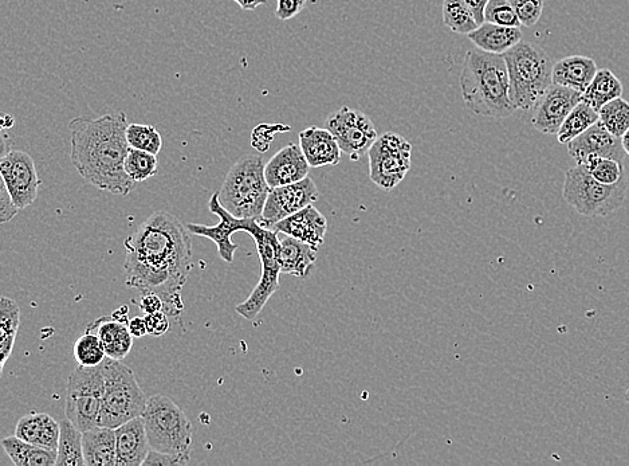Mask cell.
I'll return each mask as SVG.
<instances>
[{
    "label": "cell",
    "mask_w": 629,
    "mask_h": 466,
    "mask_svg": "<svg viewBox=\"0 0 629 466\" xmlns=\"http://www.w3.org/2000/svg\"><path fill=\"white\" fill-rule=\"evenodd\" d=\"M125 283L141 293L155 292L169 319L184 311L182 289L194 268L190 230L175 215L156 211L125 240Z\"/></svg>",
    "instance_id": "6da1fadb"
},
{
    "label": "cell",
    "mask_w": 629,
    "mask_h": 466,
    "mask_svg": "<svg viewBox=\"0 0 629 466\" xmlns=\"http://www.w3.org/2000/svg\"><path fill=\"white\" fill-rule=\"evenodd\" d=\"M127 115L124 112L98 119L76 117L70 121L73 166L86 183L106 193L127 197L136 182L125 171L129 152Z\"/></svg>",
    "instance_id": "7a4b0ae2"
},
{
    "label": "cell",
    "mask_w": 629,
    "mask_h": 466,
    "mask_svg": "<svg viewBox=\"0 0 629 466\" xmlns=\"http://www.w3.org/2000/svg\"><path fill=\"white\" fill-rule=\"evenodd\" d=\"M459 84L463 101L475 116L506 119L517 111L511 103L509 73L502 54L470 50Z\"/></svg>",
    "instance_id": "3957f363"
},
{
    "label": "cell",
    "mask_w": 629,
    "mask_h": 466,
    "mask_svg": "<svg viewBox=\"0 0 629 466\" xmlns=\"http://www.w3.org/2000/svg\"><path fill=\"white\" fill-rule=\"evenodd\" d=\"M502 56L509 73L511 103L520 111H532L553 84L552 58L540 46L524 41Z\"/></svg>",
    "instance_id": "277c9868"
},
{
    "label": "cell",
    "mask_w": 629,
    "mask_h": 466,
    "mask_svg": "<svg viewBox=\"0 0 629 466\" xmlns=\"http://www.w3.org/2000/svg\"><path fill=\"white\" fill-rule=\"evenodd\" d=\"M261 155H245L228 171L219 191L220 203L234 217L262 218L271 187Z\"/></svg>",
    "instance_id": "5b68a950"
},
{
    "label": "cell",
    "mask_w": 629,
    "mask_h": 466,
    "mask_svg": "<svg viewBox=\"0 0 629 466\" xmlns=\"http://www.w3.org/2000/svg\"><path fill=\"white\" fill-rule=\"evenodd\" d=\"M145 430L152 450L171 454L190 464L192 448V425L186 413L171 398L157 394L148 398L143 414Z\"/></svg>",
    "instance_id": "8992f818"
},
{
    "label": "cell",
    "mask_w": 629,
    "mask_h": 466,
    "mask_svg": "<svg viewBox=\"0 0 629 466\" xmlns=\"http://www.w3.org/2000/svg\"><path fill=\"white\" fill-rule=\"evenodd\" d=\"M105 391L98 426L117 429L132 419L143 417L148 398L136 381L135 374L121 360L106 358Z\"/></svg>",
    "instance_id": "52a82bcc"
},
{
    "label": "cell",
    "mask_w": 629,
    "mask_h": 466,
    "mask_svg": "<svg viewBox=\"0 0 629 466\" xmlns=\"http://www.w3.org/2000/svg\"><path fill=\"white\" fill-rule=\"evenodd\" d=\"M629 187L627 172L620 182L604 184L597 182L583 164L566 171L562 197L577 213L588 218H603L619 210Z\"/></svg>",
    "instance_id": "ba28073f"
},
{
    "label": "cell",
    "mask_w": 629,
    "mask_h": 466,
    "mask_svg": "<svg viewBox=\"0 0 629 466\" xmlns=\"http://www.w3.org/2000/svg\"><path fill=\"white\" fill-rule=\"evenodd\" d=\"M241 231L250 234L257 245L262 274L249 299L238 304L235 311L246 320H254L279 289V274L282 273L281 241L277 231L259 225L257 219H241Z\"/></svg>",
    "instance_id": "9c48e42d"
},
{
    "label": "cell",
    "mask_w": 629,
    "mask_h": 466,
    "mask_svg": "<svg viewBox=\"0 0 629 466\" xmlns=\"http://www.w3.org/2000/svg\"><path fill=\"white\" fill-rule=\"evenodd\" d=\"M104 391L102 364L97 367L80 366L70 375L66 387L65 413L81 432L98 426Z\"/></svg>",
    "instance_id": "30bf717a"
},
{
    "label": "cell",
    "mask_w": 629,
    "mask_h": 466,
    "mask_svg": "<svg viewBox=\"0 0 629 466\" xmlns=\"http://www.w3.org/2000/svg\"><path fill=\"white\" fill-rule=\"evenodd\" d=\"M411 152V143L397 133L377 137L368 151L369 178L381 190L395 189L411 170Z\"/></svg>",
    "instance_id": "8fae6325"
},
{
    "label": "cell",
    "mask_w": 629,
    "mask_h": 466,
    "mask_svg": "<svg viewBox=\"0 0 629 466\" xmlns=\"http://www.w3.org/2000/svg\"><path fill=\"white\" fill-rule=\"evenodd\" d=\"M326 128L336 137L341 151L355 160L367 154L379 137L375 125L365 113L348 107L332 113L326 120Z\"/></svg>",
    "instance_id": "7c38bea8"
},
{
    "label": "cell",
    "mask_w": 629,
    "mask_h": 466,
    "mask_svg": "<svg viewBox=\"0 0 629 466\" xmlns=\"http://www.w3.org/2000/svg\"><path fill=\"white\" fill-rule=\"evenodd\" d=\"M0 174L19 210L33 205L38 198L41 179L33 158L27 152L10 151L0 160Z\"/></svg>",
    "instance_id": "4fadbf2b"
},
{
    "label": "cell",
    "mask_w": 629,
    "mask_h": 466,
    "mask_svg": "<svg viewBox=\"0 0 629 466\" xmlns=\"http://www.w3.org/2000/svg\"><path fill=\"white\" fill-rule=\"evenodd\" d=\"M318 197L320 194H318L316 183L310 178L288 184V186L275 187L270 190L262 218L257 222L266 229H273L278 222L298 213L306 206L313 205Z\"/></svg>",
    "instance_id": "5bb4252c"
},
{
    "label": "cell",
    "mask_w": 629,
    "mask_h": 466,
    "mask_svg": "<svg viewBox=\"0 0 629 466\" xmlns=\"http://www.w3.org/2000/svg\"><path fill=\"white\" fill-rule=\"evenodd\" d=\"M581 101L583 93L558 84L550 85L534 108L533 127L544 135H557L566 117Z\"/></svg>",
    "instance_id": "9a60e30c"
},
{
    "label": "cell",
    "mask_w": 629,
    "mask_h": 466,
    "mask_svg": "<svg viewBox=\"0 0 629 466\" xmlns=\"http://www.w3.org/2000/svg\"><path fill=\"white\" fill-rule=\"evenodd\" d=\"M566 146H568L570 158L575 160L576 164H584L591 156H601V158L615 159L617 162L624 163L625 155H627L620 137L612 135L600 120Z\"/></svg>",
    "instance_id": "2e32d148"
},
{
    "label": "cell",
    "mask_w": 629,
    "mask_h": 466,
    "mask_svg": "<svg viewBox=\"0 0 629 466\" xmlns=\"http://www.w3.org/2000/svg\"><path fill=\"white\" fill-rule=\"evenodd\" d=\"M208 209L219 218L216 226L198 225V223H188L190 233L195 236L208 238L218 246L220 258L226 262L234 261V254L238 250V245L231 241V236L241 231V218L234 217L228 213L220 203L219 193L212 194Z\"/></svg>",
    "instance_id": "e0dca14e"
},
{
    "label": "cell",
    "mask_w": 629,
    "mask_h": 466,
    "mask_svg": "<svg viewBox=\"0 0 629 466\" xmlns=\"http://www.w3.org/2000/svg\"><path fill=\"white\" fill-rule=\"evenodd\" d=\"M86 330L96 332L104 344L106 355L114 360L127 358L133 347V335L129 331L128 307L124 305L112 316L100 317Z\"/></svg>",
    "instance_id": "ac0fdd59"
},
{
    "label": "cell",
    "mask_w": 629,
    "mask_h": 466,
    "mask_svg": "<svg viewBox=\"0 0 629 466\" xmlns=\"http://www.w3.org/2000/svg\"><path fill=\"white\" fill-rule=\"evenodd\" d=\"M310 164L301 146L289 144L271 158L265 166V176L271 189L288 186L308 178Z\"/></svg>",
    "instance_id": "d6986e66"
},
{
    "label": "cell",
    "mask_w": 629,
    "mask_h": 466,
    "mask_svg": "<svg viewBox=\"0 0 629 466\" xmlns=\"http://www.w3.org/2000/svg\"><path fill=\"white\" fill-rule=\"evenodd\" d=\"M271 230L306 242L314 248H320L325 241L328 222L316 207L309 205L298 213L278 222Z\"/></svg>",
    "instance_id": "ffe728a7"
},
{
    "label": "cell",
    "mask_w": 629,
    "mask_h": 466,
    "mask_svg": "<svg viewBox=\"0 0 629 466\" xmlns=\"http://www.w3.org/2000/svg\"><path fill=\"white\" fill-rule=\"evenodd\" d=\"M114 430H116L117 466L143 465L151 450L143 417L132 419Z\"/></svg>",
    "instance_id": "44dd1931"
},
{
    "label": "cell",
    "mask_w": 629,
    "mask_h": 466,
    "mask_svg": "<svg viewBox=\"0 0 629 466\" xmlns=\"http://www.w3.org/2000/svg\"><path fill=\"white\" fill-rule=\"evenodd\" d=\"M300 146L312 168L337 166L342 151L328 128L310 127L300 133Z\"/></svg>",
    "instance_id": "7402d4cb"
},
{
    "label": "cell",
    "mask_w": 629,
    "mask_h": 466,
    "mask_svg": "<svg viewBox=\"0 0 629 466\" xmlns=\"http://www.w3.org/2000/svg\"><path fill=\"white\" fill-rule=\"evenodd\" d=\"M61 425L49 414L31 413L18 421L15 436L39 448L58 450Z\"/></svg>",
    "instance_id": "603a6c76"
},
{
    "label": "cell",
    "mask_w": 629,
    "mask_h": 466,
    "mask_svg": "<svg viewBox=\"0 0 629 466\" xmlns=\"http://www.w3.org/2000/svg\"><path fill=\"white\" fill-rule=\"evenodd\" d=\"M596 62L584 56L562 58L553 66V84L584 93L597 73Z\"/></svg>",
    "instance_id": "cb8c5ba5"
},
{
    "label": "cell",
    "mask_w": 629,
    "mask_h": 466,
    "mask_svg": "<svg viewBox=\"0 0 629 466\" xmlns=\"http://www.w3.org/2000/svg\"><path fill=\"white\" fill-rule=\"evenodd\" d=\"M82 445L86 465L117 466L116 430L104 426L86 430Z\"/></svg>",
    "instance_id": "d4e9b609"
},
{
    "label": "cell",
    "mask_w": 629,
    "mask_h": 466,
    "mask_svg": "<svg viewBox=\"0 0 629 466\" xmlns=\"http://www.w3.org/2000/svg\"><path fill=\"white\" fill-rule=\"evenodd\" d=\"M318 248L296 238L286 236L281 241V270L283 274H292L308 278L316 266Z\"/></svg>",
    "instance_id": "484cf974"
},
{
    "label": "cell",
    "mask_w": 629,
    "mask_h": 466,
    "mask_svg": "<svg viewBox=\"0 0 629 466\" xmlns=\"http://www.w3.org/2000/svg\"><path fill=\"white\" fill-rule=\"evenodd\" d=\"M478 49L486 53L503 54L522 41L520 27H507L485 22L467 35Z\"/></svg>",
    "instance_id": "4316f807"
},
{
    "label": "cell",
    "mask_w": 629,
    "mask_h": 466,
    "mask_svg": "<svg viewBox=\"0 0 629 466\" xmlns=\"http://www.w3.org/2000/svg\"><path fill=\"white\" fill-rule=\"evenodd\" d=\"M3 449L17 466H54L57 464V450L39 448L17 436L2 441Z\"/></svg>",
    "instance_id": "83f0119b"
},
{
    "label": "cell",
    "mask_w": 629,
    "mask_h": 466,
    "mask_svg": "<svg viewBox=\"0 0 629 466\" xmlns=\"http://www.w3.org/2000/svg\"><path fill=\"white\" fill-rule=\"evenodd\" d=\"M19 325H21V308L9 297L0 300V372L5 368L7 360L13 354L15 339H17Z\"/></svg>",
    "instance_id": "f1b7e54d"
},
{
    "label": "cell",
    "mask_w": 629,
    "mask_h": 466,
    "mask_svg": "<svg viewBox=\"0 0 629 466\" xmlns=\"http://www.w3.org/2000/svg\"><path fill=\"white\" fill-rule=\"evenodd\" d=\"M621 95H623V84L619 78L609 69H599L591 85L583 93V100L599 112L605 104Z\"/></svg>",
    "instance_id": "f546056e"
},
{
    "label": "cell",
    "mask_w": 629,
    "mask_h": 466,
    "mask_svg": "<svg viewBox=\"0 0 629 466\" xmlns=\"http://www.w3.org/2000/svg\"><path fill=\"white\" fill-rule=\"evenodd\" d=\"M60 444H58V458L55 466H85L84 445L81 432L68 417L60 422Z\"/></svg>",
    "instance_id": "4dcf8cb0"
},
{
    "label": "cell",
    "mask_w": 629,
    "mask_h": 466,
    "mask_svg": "<svg viewBox=\"0 0 629 466\" xmlns=\"http://www.w3.org/2000/svg\"><path fill=\"white\" fill-rule=\"evenodd\" d=\"M599 120V112L593 109L587 101H581L572 109V112L569 113L564 123H562L560 131L557 133L558 142L569 144Z\"/></svg>",
    "instance_id": "1f68e13d"
},
{
    "label": "cell",
    "mask_w": 629,
    "mask_h": 466,
    "mask_svg": "<svg viewBox=\"0 0 629 466\" xmlns=\"http://www.w3.org/2000/svg\"><path fill=\"white\" fill-rule=\"evenodd\" d=\"M443 22L456 34L469 35L479 25L465 0H443Z\"/></svg>",
    "instance_id": "d6a6232c"
},
{
    "label": "cell",
    "mask_w": 629,
    "mask_h": 466,
    "mask_svg": "<svg viewBox=\"0 0 629 466\" xmlns=\"http://www.w3.org/2000/svg\"><path fill=\"white\" fill-rule=\"evenodd\" d=\"M74 359L80 366L97 367L105 362L108 358L106 355L104 344H102L100 336L96 332L85 330V334L81 335L74 343Z\"/></svg>",
    "instance_id": "836d02e7"
},
{
    "label": "cell",
    "mask_w": 629,
    "mask_h": 466,
    "mask_svg": "<svg viewBox=\"0 0 629 466\" xmlns=\"http://www.w3.org/2000/svg\"><path fill=\"white\" fill-rule=\"evenodd\" d=\"M599 116L601 124L620 139L629 129V103L623 97H617L605 104L600 109Z\"/></svg>",
    "instance_id": "e575fe53"
},
{
    "label": "cell",
    "mask_w": 629,
    "mask_h": 466,
    "mask_svg": "<svg viewBox=\"0 0 629 466\" xmlns=\"http://www.w3.org/2000/svg\"><path fill=\"white\" fill-rule=\"evenodd\" d=\"M156 156L151 152L129 148L127 159H125V171L131 176L133 182H144L156 175L159 168Z\"/></svg>",
    "instance_id": "d590c367"
},
{
    "label": "cell",
    "mask_w": 629,
    "mask_h": 466,
    "mask_svg": "<svg viewBox=\"0 0 629 466\" xmlns=\"http://www.w3.org/2000/svg\"><path fill=\"white\" fill-rule=\"evenodd\" d=\"M127 139L129 147L136 148L153 155H159L163 148L161 133L152 125L129 124L127 128Z\"/></svg>",
    "instance_id": "8d00e7d4"
},
{
    "label": "cell",
    "mask_w": 629,
    "mask_h": 466,
    "mask_svg": "<svg viewBox=\"0 0 629 466\" xmlns=\"http://www.w3.org/2000/svg\"><path fill=\"white\" fill-rule=\"evenodd\" d=\"M583 166L597 182L604 184H616L625 175L624 163L617 162L615 159L591 156Z\"/></svg>",
    "instance_id": "74e56055"
},
{
    "label": "cell",
    "mask_w": 629,
    "mask_h": 466,
    "mask_svg": "<svg viewBox=\"0 0 629 466\" xmlns=\"http://www.w3.org/2000/svg\"><path fill=\"white\" fill-rule=\"evenodd\" d=\"M485 22L507 27L521 26L516 10L513 9L509 0H489L485 11Z\"/></svg>",
    "instance_id": "f35d334b"
},
{
    "label": "cell",
    "mask_w": 629,
    "mask_h": 466,
    "mask_svg": "<svg viewBox=\"0 0 629 466\" xmlns=\"http://www.w3.org/2000/svg\"><path fill=\"white\" fill-rule=\"evenodd\" d=\"M509 2L516 10L522 26L533 27L540 21L544 11V0H509Z\"/></svg>",
    "instance_id": "ab89813d"
},
{
    "label": "cell",
    "mask_w": 629,
    "mask_h": 466,
    "mask_svg": "<svg viewBox=\"0 0 629 466\" xmlns=\"http://www.w3.org/2000/svg\"><path fill=\"white\" fill-rule=\"evenodd\" d=\"M145 323H147L148 335L151 336H163L171 328V319L165 311L148 313L145 315Z\"/></svg>",
    "instance_id": "60d3db41"
},
{
    "label": "cell",
    "mask_w": 629,
    "mask_h": 466,
    "mask_svg": "<svg viewBox=\"0 0 629 466\" xmlns=\"http://www.w3.org/2000/svg\"><path fill=\"white\" fill-rule=\"evenodd\" d=\"M306 2L308 0H277L275 17L281 19V21H289V19L297 17L305 9Z\"/></svg>",
    "instance_id": "b9f144b4"
},
{
    "label": "cell",
    "mask_w": 629,
    "mask_h": 466,
    "mask_svg": "<svg viewBox=\"0 0 629 466\" xmlns=\"http://www.w3.org/2000/svg\"><path fill=\"white\" fill-rule=\"evenodd\" d=\"M19 211L21 210L15 206L5 182L2 180V183H0V221L2 223L10 222L11 219L17 217Z\"/></svg>",
    "instance_id": "7bdbcfd3"
},
{
    "label": "cell",
    "mask_w": 629,
    "mask_h": 466,
    "mask_svg": "<svg viewBox=\"0 0 629 466\" xmlns=\"http://www.w3.org/2000/svg\"><path fill=\"white\" fill-rule=\"evenodd\" d=\"M140 308L143 309L145 315H148V313L164 311V301L155 292L144 293L140 300Z\"/></svg>",
    "instance_id": "ee69618b"
},
{
    "label": "cell",
    "mask_w": 629,
    "mask_h": 466,
    "mask_svg": "<svg viewBox=\"0 0 629 466\" xmlns=\"http://www.w3.org/2000/svg\"><path fill=\"white\" fill-rule=\"evenodd\" d=\"M143 465H183L179 458L171 456V454H165L156 452V450H149L147 458H145Z\"/></svg>",
    "instance_id": "f6af8a7d"
},
{
    "label": "cell",
    "mask_w": 629,
    "mask_h": 466,
    "mask_svg": "<svg viewBox=\"0 0 629 466\" xmlns=\"http://www.w3.org/2000/svg\"><path fill=\"white\" fill-rule=\"evenodd\" d=\"M467 7H469L474 18L477 19L478 25L481 26L485 23V11L489 0H465Z\"/></svg>",
    "instance_id": "bcb514c9"
},
{
    "label": "cell",
    "mask_w": 629,
    "mask_h": 466,
    "mask_svg": "<svg viewBox=\"0 0 629 466\" xmlns=\"http://www.w3.org/2000/svg\"><path fill=\"white\" fill-rule=\"evenodd\" d=\"M129 331L133 335V338H144L148 335L147 323H145V317H133L129 320Z\"/></svg>",
    "instance_id": "7dc6e473"
},
{
    "label": "cell",
    "mask_w": 629,
    "mask_h": 466,
    "mask_svg": "<svg viewBox=\"0 0 629 466\" xmlns=\"http://www.w3.org/2000/svg\"><path fill=\"white\" fill-rule=\"evenodd\" d=\"M242 10L253 11L259 6L265 5L266 0H234Z\"/></svg>",
    "instance_id": "c3c4849f"
},
{
    "label": "cell",
    "mask_w": 629,
    "mask_h": 466,
    "mask_svg": "<svg viewBox=\"0 0 629 466\" xmlns=\"http://www.w3.org/2000/svg\"><path fill=\"white\" fill-rule=\"evenodd\" d=\"M621 143H623L625 154L629 155V129L624 133L623 137H621Z\"/></svg>",
    "instance_id": "681fc988"
},
{
    "label": "cell",
    "mask_w": 629,
    "mask_h": 466,
    "mask_svg": "<svg viewBox=\"0 0 629 466\" xmlns=\"http://www.w3.org/2000/svg\"><path fill=\"white\" fill-rule=\"evenodd\" d=\"M625 401H627L629 405V389L627 390V393H625Z\"/></svg>",
    "instance_id": "f907efd6"
}]
</instances>
